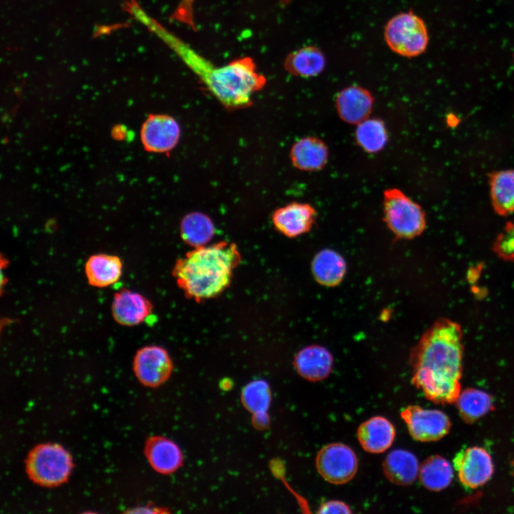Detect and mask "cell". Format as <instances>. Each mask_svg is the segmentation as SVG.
<instances>
[{"instance_id": "cell-1", "label": "cell", "mask_w": 514, "mask_h": 514, "mask_svg": "<svg viewBox=\"0 0 514 514\" xmlns=\"http://www.w3.org/2000/svg\"><path fill=\"white\" fill-rule=\"evenodd\" d=\"M462 340V330L457 323L440 319L423 333L411 351L412 383L435 403H453L461 392Z\"/></svg>"}, {"instance_id": "cell-2", "label": "cell", "mask_w": 514, "mask_h": 514, "mask_svg": "<svg viewBox=\"0 0 514 514\" xmlns=\"http://www.w3.org/2000/svg\"><path fill=\"white\" fill-rule=\"evenodd\" d=\"M138 19L178 56L226 109L251 106L253 95L266 85V79L256 70L251 58H239L228 64L216 66L145 11L139 14Z\"/></svg>"}, {"instance_id": "cell-3", "label": "cell", "mask_w": 514, "mask_h": 514, "mask_svg": "<svg viewBox=\"0 0 514 514\" xmlns=\"http://www.w3.org/2000/svg\"><path fill=\"white\" fill-rule=\"evenodd\" d=\"M241 260L236 243L220 241L193 248L178 258L172 275L186 297L201 302L218 296L230 286Z\"/></svg>"}, {"instance_id": "cell-4", "label": "cell", "mask_w": 514, "mask_h": 514, "mask_svg": "<svg viewBox=\"0 0 514 514\" xmlns=\"http://www.w3.org/2000/svg\"><path fill=\"white\" fill-rule=\"evenodd\" d=\"M73 468L70 453L53 443L35 446L26 459V471L35 483L54 487L67 480Z\"/></svg>"}, {"instance_id": "cell-5", "label": "cell", "mask_w": 514, "mask_h": 514, "mask_svg": "<svg viewBox=\"0 0 514 514\" xmlns=\"http://www.w3.org/2000/svg\"><path fill=\"white\" fill-rule=\"evenodd\" d=\"M383 206V221L396 237L410 239L423 232L426 226L423 210L400 190L386 189Z\"/></svg>"}, {"instance_id": "cell-6", "label": "cell", "mask_w": 514, "mask_h": 514, "mask_svg": "<svg viewBox=\"0 0 514 514\" xmlns=\"http://www.w3.org/2000/svg\"><path fill=\"white\" fill-rule=\"evenodd\" d=\"M384 39L390 50L407 58L422 54L429 41L424 21L411 11L400 12L388 20L384 27Z\"/></svg>"}, {"instance_id": "cell-7", "label": "cell", "mask_w": 514, "mask_h": 514, "mask_svg": "<svg viewBox=\"0 0 514 514\" xmlns=\"http://www.w3.org/2000/svg\"><path fill=\"white\" fill-rule=\"evenodd\" d=\"M316 465L320 475L336 485L349 482L358 470V459L353 450L345 444L333 443L318 453Z\"/></svg>"}, {"instance_id": "cell-8", "label": "cell", "mask_w": 514, "mask_h": 514, "mask_svg": "<svg viewBox=\"0 0 514 514\" xmlns=\"http://www.w3.org/2000/svg\"><path fill=\"white\" fill-rule=\"evenodd\" d=\"M400 416L412 438L421 442L440 440L448 433L450 428L449 418L439 410L425 409L413 405L405 408Z\"/></svg>"}, {"instance_id": "cell-9", "label": "cell", "mask_w": 514, "mask_h": 514, "mask_svg": "<svg viewBox=\"0 0 514 514\" xmlns=\"http://www.w3.org/2000/svg\"><path fill=\"white\" fill-rule=\"evenodd\" d=\"M453 466L460 482L468 489H475L485 484L494 470L490 454L478 446L460 450L453 459Z\"/></svg>"}, {"instance_id": "cell-10", "label": "cell", "mask_w": 514, "mask_h": 514, "mask_svg": "<svg viewBox=\"0 0 514 514\" xmlns=\"http://www.w3.org/2000/svg\"><path fill=\"white\" fill-rule=\"evenodd\" d=\"M140 137L144 149L168 153L178 143L181 127L175 118L167 114H150L143 123Z\"/></svg>"}, {"instance_id": "cell-11", "label": "cell", "mask_w": 514, "mask_h": 514, "mask_svg": "<svg viewBox=\"0 0 514 514\" xmlns=\"http://www.w3.org/2000/svg\"><path fill=\"white\" fill-rule=\"evenodd\" d=\"M133 371L138 380L148 387L165 383L173 371V362L163 348L146 346L138 349L133 358Z\"/></svg>"}, {"instance_id": "cell-12", "label": "cell", "mask_w": 514, "mask_h": 514, "mask_svg": "<svg viewBox=\"0 0 514 514\" xmlns=\"http://www.w3.org/2000/svg\"><path fill=\"white\" fill-rule=\"evenodd\" d=\"M316 218V211L311 204L296 201L276 209L271 216L275 228L288 238L310 231Z\"/></svg>"}, {"instance_id": "cell-13", "label": "cell", "mask_w": 514, "mask_h": 514, "mask_svg": "<svg viewBox=\"0 0 514 514\" xmlns=\"http://www.w3.org/2000/svg\"><path fill=\"white\" fill-rule=\"evenodd\" d=\"M373 104L372 94L357 85L343 89L336 98V108L339 117L350 124L357 125L368 119Z\"/></svg>"}, {"instance_id": "cell-14", "label": "cell", "mask_w": 514, "mask_h": 514, "mask_svg": "<svg viewBox=\"0 0 514 514\" xmlns=\"http://www.w3.org/2000/svg\"><path fill=\"white\" fill-rule=\"evenodd\" d=\"M153 306L143 295L124 288L116 293L111 304L114 320L120 325L133 326L151 315Z\"/></svg>"}, {"instance_id": "cell-15", "label": "cell", "mask_w": 514, "mask_h": 514, "mask_svg": "<svg viewBox=\"0 0 514 514\" xmlns=\"http://www.w3.org/2000/svg\"><path fill=\"white\" fill-rule=\"evenodd\" d=\"M146 457L156 472L171 474L183 465V455L180 447L172 440L163 436H152L146 442Z\"/></svg>"}, {"instance_id": "cell-16", "label": "cell", "mask_w": 514, "mask_h": 514, "mask_svg": "<svg viewBox=\"0 0 514 514\" xmlns=\"http://www.w3.org/2000/svg\"><path fill=\"white\" fill-rule=\"evenodd\" d=\"M293 366L303 378L316 382L330 375L333 366V358L326 348L311 345L298 352L293 360Z\"/></svg>"}, {"instance_id": "cell-17", "label": "cell", "mask_w": 514, "mask_h": 514, "mask_svg": "<svg viewBox=\"0 0 514 514\" xmlns=\"http://www.w3.org/2000/svg\"><path fill=\"white\" fill-rule=\"evenodd\" d=\"M395 436L393 425L383 416H374L362 423L358 428V440L364 450L381 453L393 444Z\"/></svg>"}, {"instance_id": "cell-18", "label": "cell", "mask_w": 514, "mask_h": 514, "mask_svg": "<svg viewBox=\"0 0 514 514\" xmlns=\"http://www.w3.org/2000/svg\"><path fill=\"white\" fill-rule=\"evenodd\" d=\"M291 161L294 167L303 171L322 169L328 159V149L323 141L314 136L298 140L291 147Z\"/></svg>"}, {"instance_id": "cell-19", "label": "cell", "mask_w": 514, "mask_h": 514, "mask_svg": "<svg viewBox=\"0 0 514 514\" xmlns=\"http://www.w3.org/2000/svg\"><path fill=\"white\" fill-rule=\"evenodd\" d=\"M122 270L121 259L108 253L92 255L85 264V273L89 283L97 288H105L116 283L122 275Z\"/></svg>"}, {"instance_id": "cell-20", "label": "cell", "mask_w": 514, "mask_h": 514, "mask_svg": "<svg viewBox=\"0 0 514 514\" xmlns=\"http://www.w3.org/2000/svg\"><path fill=\"white\" fill-rule=\"evenodd\" d=\"M419 468L416 456L403 449L390 451L383 463V471L386 477L391 483L403 486L409 485L415 480Z\"/></svg>"}, {"instance_id": "cell-21", "label": "cell", "mask_w": 514, "mask_h": 514, "mask_svg": "<svg viewBox=\"0 0 514 514\" xmlns=\"http://www.w3.org/2000/svg\"><path fill=\"white\" fill-rule=\"evenodd\" d=\"M326 64L323 51L316 46H306L291 52L284 61L285 69L291 74L303 78L319 75Z\"/></svg>"}, {"instance_id": "cell-22", "label": "cell", "mask_w": 514, "mask_h": 514, "mask_svg": "<svg viewBox=\"0 0 514 514\" xmlns=\"http://www.w3.org/2000/svg\"><path fill=\"white\" fill-rule=\"evenodd\" d=\"M311 271L318 283L333 287L343 281L346 273V263L338 253L326 248L316 254L311 263Z\"/></svg>"}, {"instance_id": "cell-23", "label": "cell", "mask_w": 514, "mask_h": 514, "mask_svg": "<svg viewBox=\"0 0 514 514\" xmlns=\"http://www.w3.org/2000/svg\"><path fill=\"white\" fill-rule=\"evenodd\" d=\"M214 233L213 221L203 212H189L181 221V237L186 244L193 248L206 246Z\"/></svg>"}, {"instance_id": "cell-24", "label": "cell", "mask_w": 514, "mask_h": 514, "mask_svg": "<svg viewBox=\"0 0 514 514\" xmlns=\"http://www.w3.org/2000/svg\"><path fill=\"white\" fill-rule=\"evenodd\" d=\"M490 190L492 205L501 216L514 211V170L493 172L490 176Z\"/></svg>"}, {"instance_id": "cell-25", "label": "cell", "mask_w": 514, "mask_h": 514, "mask_svg": "<svg viewBox=\"0 0 514 514\" xmlns=\"http://www.w3.org/2000/svg\"><path fill=\"white\" fill-rule=\"evenodd\" d=\"M418 475L420 483L428 490L440 491L451 483L453 471L448 460L440 455H432L420 465Z\"/></svg>"}, {"instance_id": "cell-26", "label": "cell", "mask_w": 514, "mask_h": 514, "mask_svg": "<svg viewBox=\"0 0 514 514\" xmlns=\"http://www.w3.org/2000/svg\"><path fill=\"white\" fill-rule=\"evenodd\" d=\"M455 402L460 417L468 423H474L493 408L492 397L476 388L460 392Z\"/></svg>"}, {"instance_id": "cell-27", "label": "cell", "mask_w": 514, "mask_h": 514, "mask_svg": "<svg viewBox=\"0 0 514 514\" xmlns=\"http://www.w3.org/2000/svg\"><path fill=\"white\" fill-rule=\"evenodd\" d=\"M388 132L381 119L369 117L357 124L355 138L366 152L374 153L382 150L388 141Z\"/></svg>"}, {"instance_id": "cell-28", "label": "cell", "mask_w": 514, "mask_h": 514, "mask_svg": "<svg viewBox=\"0 0 514 514\" xmlns=\"http://www.w3.org/2000/svg\"><path fill=\"white\" fill-rule=\"evenodd\" d=\"M242 404L253 415L267 413L271 402V390L264 380L256 379L248 383L241 394Z\"/></svg>"}, {"instance_id": "cell-29", "label": "cell", "mask_w": 514, "mask_h": 514, "mask_svg": "<svg viewBox=\"0 0 514 514\" xmlns=\"http://www.w3.org/2000/svg\"><path fill=\"white\" fill-rule=\"evenodd\" d=\"M493 249L503 259L514 261V221L508 223L497 237Z\"/></svg>"}, {"instance_id": "cell-30", "label": "cell", "mask_w": 514, "mask_h": 514, "mask_svg": "<svg viewBox=\"0 0 514 514\" xmlns=\"http://www.w3.org/2000/svg\"><path fill=\"white\" fill-rule=\"evenodd\" d=\"M318 513H351L350 507L343 501L332 500L322 503Z\"/></svg>"}]
</instances>
